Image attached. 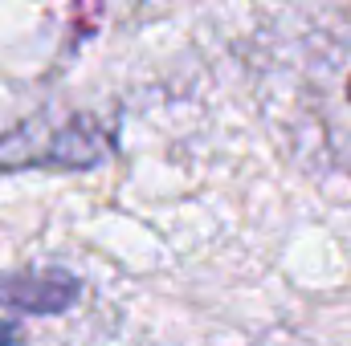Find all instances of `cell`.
Returning a JSON list of instances; mask_svg holds the SVG:
<instances>
[{
	"label": "cell",
	"mask_w": 351,
	"mask_h": 346,
	"mask_svg": "<svg viewBox=\"0 0 351 346\" xmlns=\"http://www.w3.org/2000/svg\"><path fill=\"white\" fill-rule=\"evenodd\" d=\"M74 302H78V281L62 269L0 273V306H16L25 314H62Z\"/></svg>",
	"instance_id": "1"
},
{
	"label": "cell",
	"mask_w": 351,
	"mask_h": 346,
	"mask_svg": "<svg viewBox=\"0 0 351 346\" xmlns=\"http://www.w3.org/2000/svg\"><path fill=\"white\" fill-rule=\"evenodd\" d=\"M21 343V330L12 322H0V346H16Z\"/></svg>",
	"instance_id": "2"
},
{
	"label": "cell",
	"mask_w": 351,
	"mask_h": 346,
	"mask_svg": "<svg viewBox=\"0 0 351 346\" xmlns=\"http://www.w3.org/2000/svg\"><path fill=\"white\" fill-rule=\"evenodd\" d=\"M348 102H351V78H348Z\"/></svg>",
	"instance_id": "3"
}]
</instances>
